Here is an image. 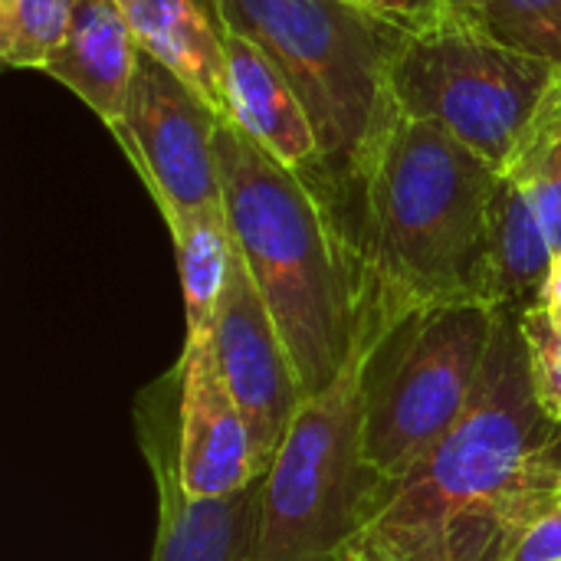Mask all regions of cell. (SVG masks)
<instances>
[{
    "instance_id": "obj_1",
    "label": "cell",
    "mask_w": 561,
    "mask_h": 561,
    "mask_svg": "<svg viewBox=\"0 0 561 561\" xmlns=\"http://www.w3.org/2000/svg\"><path fill=\"white\" fill-rule=\"evenodd\" d=\"M500 168L437 125L385 118L362 151L335 220L355 299V355L417 312L486 302V230Z\"/></svg>"
},
{
    "instance_id": "obj_2",
    "label": "cell",
    "mask_w": 561,
    "mask_h": 561,
    "mask_svg": "<svg viewBox=\"0 0 561 561\" xmlns=\"http://www.w3.org/2000/svg\"><path fill=\"white\" fill-rule=\"evenodd\" d=\"M559 500L561 421L536 394L519 309H500L473 404L427 460L388 490L348 556L513 561Z\"/></svg>"
},
{
    "instance_id": "obj_3",
    "label": "cell",
    "mask_w": 561,
    "mask_h": 561,
    "mask_svg": "<svg viewBox=\"0 0 561 561\" xmlns=\"http://www.w3.org/2000/svg\"><path fill=\"white\" fill-rule=\"evenodd\" d=\"M217 164L237 256L276 322L302 401L316 398L355 358L352 270L335 210L233 122L217 128Z\"/></svg>"
},
{
    "instance_id": "obj_4",
    "label": "cell",
    "mask_w": 561,
    "mask_h": 561,
    "mask_svg": "<svg viewBox=\"0 0 561 561\" xmlns=\"http://www.w3.org/2000/svg\"><path fill=\"white\" fill-rule=\"evenodd\" d=\"M224 30L253 39L302 99L319 151V194L335 210L362 151L394 112L391 26L342 0H214Z\"/></svg>"
},
{
    "instance_id": "obj_5",
    "label": "cell",
    "mask_w": 561,
    "mask_h": 561,
    "mask_svg": "<svg viewBox=\"0 0 561 561\" xmlns=\"http://www.w3.org/2000/svg\"><path fill=\"white\" fill-rule=\"evenodd\" d=\"M559 69L506 46L447 0L404 26H391V105L444 128L500 171Z\"/></svg>"
},
{
    "instance_id": "obj_6",
    "label": "cell",
    "mask_w": 561,
    "mask_h": 561,
    "mask_svg": "<svg viewBox=\"0 0 561 561\" xmlns=\"http://www.w3.org/2000/svg\"><path fill=\"white\" fill-rule=\"evenodd\" d=\"M365 358L322 394L306 398L263 473L256 561H345L388 500V483L362 450Z\"/></svg>"
},
{
    "instance_id": "obj_7",
    "label": "cell",
    "mask_w": 561,
    "mask_h": 561,
    "mask_svg": "<svg viewBox=\"0 0 561 561\" xmlns=\"http://www.w3.org/2000/svg\"><path fill=\"white\" fill-rule=\"evenodd\" d=\"M496 316L483 302L437 306L401 322L365 358L362 450L388 486L414 473L473 404Z\"/></svg>"
},
{
    "instance_id": "obj_8",
    "label": "cell",
    "mask_w": 561,
    "mask_h": 561,
    "mask_svg": "<svg viewBox=\"0 0 561 561\" xmlns=\"http://www.w3.org/2000/svg\"><path fill=\"white\" fill-rule=\"evenodd\" d=\"M220 115L171 69L138 53L122 125L112 131L145 181L164 224L224 210L217 164Z\"/></svg>"
},
{
    "instance_id": "obj_9",
    "label": "cell",
    "mask_w": 561,
    "mask_h": 561,
    "mask_svg": "<svg viewBox=\"0 0 561 561\" xmlns=\"http://www.w3.org/2000/svg\"><path fill=\"white\" fill-rule=\"evenodd\" d=\"M178 365L135 398V434L158 493L151 561H256L263 480L217 500L187 496L178 477Z\"/></svg>"
},
{
    "instance_id": "obj_10",
    "label": "cell",
    "mask_w": 561,
    "mask_h": 561,
    "mask_svg": "<svg viewBox=\"0 0 561 561\" xmlns=\"http://www.w3.org/2000/svg\"><path fill=\"white\" fill-rule=\"evenodd\" d=\"M207 339L217 368L250 424L256 460L263 470H270L279 444L286 440L302 408V391L289 365L286 345L276 332V322L237 253L227 293L220 299Z\"/></svg>"
},
{
    "instance_id": "obj_11",
    "label": "cell",
    "mask_w": 561,
    "mask_h": 561,
    "mask_svg": "<svg viewBox=\"0 0 561 561\" xmlns=\"http://www.w3.org/2000/svg\"><path fill=\"white\" fill-rule=\"evenodd\" d=\"M178 368V477L184 493L217 500L263 480L266 470L256 460L250 424L217 368L210 339L184 342Z\"/></svg>"
},
{
    "instance_id": "obj_12",
    "label": "cell",
    "mask_w": 561,
    "mask_h": 561,
    "mask_svg": "<svg viewBox=\"0 0 561 561\" xmlns=\"http://www.w3.org/2000/svg\"><path fill=\"white\" fill-rule=\"evenodd\" d=\"M224 43H227V122H233L247 138H253L276 161L319 184L322 151H319L316 125L302 99L289 85V79L243 33L224 30Z\"/></svg>"
},
{
    "instance_id": "obj_13",
    "label": "cell",
    "mask_w": 561,
    "mask_h": 561,
    "mask_svg": "<svg viewBox=\"0 0 561 561\" xmlns=\"http://www.w3.org/2000/svg\"><path fill=\"white\" fill-rule=\"evenodd\" d=\"M138 53L118 0H76L69 30L43 72L66 85L108 131H115L128 105Z\"/></svg>"
},
{
    "instance_id": "obj_14",
    "label": "cell",
    "mask_w": 561,
    "mask_h": 561,
    "mask_svg": "<svg viewBox=\"0 0 561 561\" xmlns=\"http://www.w3.org/2000/svg\"><path fill=\"white\" fill-rule=\"evenodd\" d=\"M141 53L171 69L227 122V43L197 0H118Z\"/></svg>"
},
{
    "instance_id": "obj_15",
    "label": "cell",
    "mask_w": 561,
    "mask_h": 561,
    "mask_svg": "<svg viewBox=\"0 0 561 561\" xmlns=\"http://www.w3.org/2000/svg\"><path fill=\"white\" fill-rule=\"evenodd\" d=\"M556 247L519 181L500 171L486 230V302L493 309H529L542 299Z\"/></svg>"
},
{
    "instance_id": "obj_16",
    "label": "cell",
    "mask_w": 561,
    "mask_h": 561,
    "mask_svg": "<svg viewBox=\"0 0 561 561\" xmlns=\"http://www.w3.org/2000/svg\"><path fill=\"white\" fill-rule=\"evenodd\" d=\"M178 279L184 296V342H197L210 335L214 316L230 283L233 266V237L224 210L191 214L168 224Z\"/></svg>"
},
{
    "instance_id": "obj_17",
    "label": "cell",
    "mask_w": 561,
    "mask_h": 561,
    "mask_svg": "<svg viewBox=\"0 0 561 561\" xmlns=\"http://www.w3.org/2000/svg\"><path fill=\"white\" fill-rule=\"evenodd\" d=\"M513 181L523 184L529 201L536 204L542 227L561 250V69L546 89L539 108L533 112L510 164L503 168Z\"/></svg>"
},
{
    "instance_id": "obj_18",
    "label": "cell",
    "mask_w": 561,
    "mask_h": 561,
    "mask_svg": "<svg viewBox=\"0 0 561 561\" xmlns=\"http://www.w3.org/2000/svg\"><path fill=\"white\" fill-rule=\"evenodd\" d=\"M513 49L561 66V0H447Z\"/></svg>"
},
{
    "instance_id": "obj_19",
    "label": "cell",
    "mask_w": 561,
    "mask_h": 561,
    "mask_svg": "<svg viewBox=\"0 0 561 561\" xmlns=\"http://www.w3.org/2000/svg\"><path fill=\"white\" fill-rule=\"evenodd\" d=\"M76 0H0V56L13 69H46Z\"/></svg>"
},
{
    "instance_id": "obj_20",
    "label": "cell",
    "mask_w": 561,
    "mask_h": 561,
    "mask_svg": "<svg viewBox=\"0 0 561 561\" xmlns=\"http://www.w3.org/2000/svg\"><path fill=\"white\" fill-rule=\"evenodd\" d=\"M519 332L529 355V371L542 408L561 421V316L549 306H529L519 312Z\"/></svg>"
},
{
    "instance_id": "obj_21",
    "label": "cell",
    "mask_w": 561,
    "mask_h": 561,
    "mask_svg": "<svg viewBox=\"0 0 561 561\" xmlns=\"http://www.w3.org/2000/svg\"><path fill=\"white\" fill-rule=\"evenodd\" d=\"M513 561H561V500L529 529Z\"/></svg>"
},
{
    "instance_id": "obj_22",
    "label": "cell",
    "mask_w": 561,
    "mask_h": 561,
    "mask_svg": "<svg viewBox=\"0 0 561 561\" xmlns=\"http://www.w3.org/2000/svg\"><path fill=\"white\" fill-rule=\"evenodd\" d=\"M348 3L352 10L378 20V23H388V26H404L424 13H431L440 0H342Z\"/></svg>"
},
{
    "instance_id": "obj_23",
    "label": "cell",
    "mask_w": 561,
    "mask_h": 561,
    "mask_svg": "<svg viewBox=\"0 0 561 561\" xmlns=\"http://www.w3.org/2000/svg\"><path fill=\"white\" fill-rule=\"evenodd\" d=\"M539 302L561 316V250L556 253V260H552V270H549V279H546V289H542V299Z\"/></svg>"
},
{
    "instance_id": "obj_24",
    "label": "cell",
    "mask_w": 561,
    "mask_h": 561,
    "mask_svg": "<svg viewBox=\"0 0 561 561\" xmlns=\"http://www.w3.org/2000/svg\"><path fill=\"white\" fill-rule=\"evenodd\" d=\"M345 561H362V559H355V556H348V559H345Z\"/></svg>"
}]
</instances>
